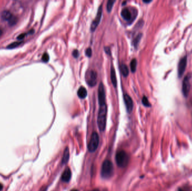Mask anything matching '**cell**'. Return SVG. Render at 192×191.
I'll return each mask as SVG.
<instances>
[{"mask_svg":"<svg viewBox=\"0 0 192 191\" xmlns=\"http://www.w3.org/2000/svg\"><path fill=\"white\" fill-rule=\"evenodd\" d=\"M141 38H142V34H139L137 36H136V38L134 39V41H133V44H134V46H138L139 42L140 41Z\"/></svg>","mask_w":192,"mask_h":191,"instance_id":"ffe728a7","label":"cell"},{"mask_svg":"<svg viewBox=\"0 0 192 191\" xmlns=\"http://www.w3.org/2000/svg\"><path fill=\"white\" fill-rule=\"evenodd\" d=\"M99 191V190H97V189H95V190H93V191Z\"/></svg>","mask_w":192,"mask_h":191,"instance_id":"4dcf8cb0","label":"cell"},{"mask_svg":"<svg viewBox=\"0 0 192 191\" xmlns=\"http://www.w3.org/2000/svg\"><path fill=\"white\" fill-rule=\"evenodd\" d=\"M99 134L94 132L91 135V139L89 142L88 145V149L89 151L91 153H93L96 151L99 147Z\"/></svg>","mask_w":192,"mask_h":191,"instance_id":"277c9868","label":"cell"},{"mask_svg":"<svg viewBox=\"0 0 192 191\" xmlns=\"http://www.w3.org/2000/svg\"><path fill=\"white\" fill-rule=\"evenodd\" d=\"M2 189H3V186H2V184L0 183V191H2Z\"/></svg>","mask_w":192,"mask_h":191,"instance_id":"83f0119b","label":"cell"},{"mask_svg":"<svg viewBox=\"0 0 192 191\" xmlns=\"http://www.w3.org/2000/svg\"><path fill=\"white\" fill-rule=\"evenodd\" d=\"M115 159L117 165L120 168L126 167L128 165L129 160L128 154L123 150L119 151L116 153Z\"/></svg>","mask_w":192,"mask_h":191,"instance_id":"3957f363","label":"cell"},{"mask_svg":"<svg viewBox=\"0 0 192 191\" xmlns=\"http://www.w3.org/2000/svg\"><path fill=\"white\" fill-rule=\"evenodd\" d=\"M110 75H111V80L112 84L115 88H116L117 86V78H116V75L114 67H112L111 68Z\"/></svg>","mask_w":192,"mask_h":191,"instance_id":"4fadbf2b","label":"cell"},{"mask_svg":"<svg viewBox=\"0 0 192 191\" xmlns=\"http://www.w3.org/2000/svg\"><path fill=\"white\" fill-rule=\"evenodd\" d=\"M72 191H79L78 190H72Z\"/></svg>","mask_w":192,"mask_h":191,"instance_id":"1f68e13d","label":"cell"},{"mask_svg":"<svg viewBox=\"0 0 192 191\" xmlns=\"http://www.w3.org/2000/svg\"><path fill=\"white\" fill-rule=\"evenodd\" d=\"M121 71L123 75L125 78L129 75V69L125 64L122 63L121 65Z\"/></svg>","mask_w":192,"mask_h":191,"instance_id":"e0dca14e","label":"cell"},{"mask_svg":"<svg viewBox=\"0 0 192 191\" xmlns=\"http://www.w3.org/2000/svg\"><path fill=\"white\" fill-rule=\"evenodd\" d=\"M69 157H70V152H69V149H68V147H66L64 152V154H63V156L62 158V164H66L69 161Z\"/></svg>","mask_w":192,"mask_h":191,"instance_id":"9a60e30c","label":"cell"},{"mask_svg":"<svg viewBox=\"0 0 192 191\" xmlns=\"http://www.w3.org/2000/svg\"><path fill=\"white\" fill-rule=\"evenodd\" d=\"M189 80L187 78H185L184 82H183V92L185 95H187L188 93H189Z\"/></svg>","mask_w":192,"mask_h":191,"instance_id":"2e32d148","label":"cell"},{"mask_svg":"<svg viewBox=\"0 0 192 191\" xmlns=\"http://www.w3.org/2000/svg\"><path fill=\"white\" fill-rule=\"evenodd\" d=\"M72 176V174L70 169L69 168H66V169L64 171V173H62L61 179L63 182L68 183L70 181Z\"/></svg>","mask_w":192,"mask_h":191,"instance_id":"9c48e42d","label":"cell"},{"mask_svg":"<svg viewBox=\"0 0 192 191\" xmlns=\"http://www.w3.org/2000/svg\"><path fill=\"white\" fill-rule=\"evenodd\" d=\"M86 81L90 86H94L97 84V73L94 70H91L87 73Z\"/></svg>","mask_w":192,"mask_h":191,"instance_id":"5b68a950","label":"cell"},{"mask_svg":"<svg viewBox=\"0 0 192 191\" xmlns=\"http://www.w3.org/2000/svg\"><path fill=\"white\" fill-rule=\"evenodd\" d=\"M92 49L91 48H88L86 49L85 51V54L87 56L89 57H91L92 56Z\"/></svg>","mask_w":192,"mask_h":191,"instance_id":"cb8c5ba5","label":"cell"},{"mask_svg":"<svg viewBox=\"0 0 192 191\" xmlns=\"http://www.w3.org/2000/svg\"><path fill=\"white\" fill-rule=\"evenodd\" d=\"M77 94H78L79 98H80V99L85 98L87 96V91L84 87L81 86L78 89Z\"/></svg>","mask_w":192,"mask_h":191,"instance_id":"5bb4252c","label":"cell"},{"mask_svg":"<svg viewBox=\"0 0 192 191\" xmlns=\"http://www.w3.org/2000/svg\"><path fill=\"white\" fill-rule=\"evenodd\" d=\"M186 62H187V59L186 58H183L182 60L180 61L179 66V75L181 76L183 72L184 71L185 66H186Z\"/></svg>","mask_w":192,"mask_h":191,"instance_id":"7c38bea8","label":"cell"},{"mask_svg":"<svg viewBox=\"0 0 192 191\" xmlns=\"http://www.w3.org/2000/svg\"><path fill=\"white\" fill-rule=\"evenodd\" d=\"M124 99L125 104L127 112L129 113H130L133 109V107H134L133 101L130 96L127 94H124Z\"/></svg>","mask_w":192,"mask_h":191,"instance_id":"ba28073f","label":"cell"},{"mask_svg":"<svg viewBox=\"0 0 192 191\" xmlns=\"http://www.w3.org/2000/svg\"><path fill=\"white\" fill-rule=\"evenodd\" d=\"M99 106L106 105V95H105V92H104V88L103 83H101L99 84Z\"/></svg>","mask_w":192,"mask_h":191,"instance_id":"52a82bcc","label":"cell"},{"mask_svg":"<svg viewBox=\"0 0 192 191\" xmlns=\"http://www.w3.org/2000/svg\"><path fill=\"white\" fill-rule=\"evenodd\" d=\"M2 34H3V31H2V30L0 28V36H1L2 35Z\"/></svg>","mask_w":192,"mask_h":191,"instance_id":"f1b7e54d","label":"cell"},{"mask_svg":"<svg viewBox=\"0 0 192 191\" xmlns=\"http://www.w3.org/2000/svg\"><path fill=\"white\" fill-rule=\"evenodd\" d=\"M114 166L109 160H104L102 165L101 174L104 179H109L114 174Z\"/></svg>","mask_w":192,"mask_h":191,"instance_id":"7a4b0ae2","label":"cell"},{"mask_svg":"<svg viewBox=\"0 0 192 191\" xmlns=\"http://www.w3.org/2000/svg\"><path fill=\"white\" fill-rule=\"evenodd\" d=\"M115 2V1H112V0H110L107 2V10L109 12H111V11L112 10V9L113 7V6L114 5Z\"/></svg>","mask_w":192,"mask_h":191,"instance_id":"d6986e66","label":"cell"},{"mask_svg":"<svg viewBox=\"0 0 192 191\" xmlns=\"http://www.w3.org/2000/svg\"><path fill=\"white\" fill-rule=\"evenodd\" d=\"M137 60L135 59H133L130 62V69L132 73H135L137 69Z\"/></svg>","mask_w":192,"mask_h":191,"instance_id":"ac0fdd59","label":"cell"},{"mask_svg":"<svg viewBox=\"0 0 192 191\" xmlns=\"http://www.w3.org/2000/svg\"><path fill=\"white\" fill-rule=\"evenodd\" d=\"M25 36H26V34H20L19 36H18V39H19V40H22L24 37H25Z\"/></svg>","mask_w":192,"mask_h":191,"instance_id":"4316f807","label":"cell"},{"mask_svg":"<svg viewBox=\"0 0 192 191\" xmlns=\"http://www.w3.org/2000/svg\"><path fill=\"white\" fill-rule=\"evenodd\" d=\"M14 15L12 14L10 11L8 10L4 11L1 13V18L4 20L7 21L8 22L13 17Z\"/></svg>","mask_w":192,"mask_h":191,"instance_id":"30bf717a","label":"cell"},{"mask_svg":"<svg viewBox=\"0 0 192 191\" xmlns=\"http://www.w3.org/2000/svg\"><path fill=\"white\" fill-rule=\"evenodd\" d=\"M73 56L75 58H78L79 56V53L77 49H75L74 50L73 52Z\"/></svg>","mask_w":192,"mask_h":191,"instance_id":"d4e9b609","label":"cell"},{"mask_svg":"<svg viewBox=\"0 0 192 191\" xmlns=\"http://www.w3.org/2000/svg\"><path fill=\"white\" fill-rule=\"evenodd\" d=\"M21 42H19V41H16V42H14V43H12L10 44L9 46H7V48H10V49H12V48H15L16 46H19V44H20Z\"/></svg>","mask_w":192,"mask_h":191,"instance_id":"7402d4cb","label":"cell"},{"mask_svg":"<svg viewBox=\"0 0 192 191\" xmlns=\"http://www.w3.org/2000/svg\"><path fill=\"white\" fill-rule=\"evenodd\" d=\"M142 103L144 105H145V107H150L151 106L150 102L146 97H144L142 99Z\"/></svg>","mask_w":192,"mask_h":191,"instance_id":"44dd1931","label":"cell"},{"mask_svg":"<svg viewBox=\"0 0 192 191\" xmlns=\"http://www.w3.org/2000/svg\"><path fill=\"white\" fill-rule=\"evenodd\" d=\"M122 17L126 20H129L131 18V14L130 10L128 8H124L121 12Z\"/></svg>","mask_w":192,"mask_h":191,"instance_id":"8fae6325","label":"cell"},{"mask_svg":"<svg viewBox=\"0 0 192 191\" xmlns=\"http://www.w3.org/2000/svg\"><path fill=\"white\" fill-rule=\"evenodd\" d=\"M49 59H50V57H49V55L48 54V53H45L43 54V55L42 56V61L43 62H47L49 61Z\"/></svg>","mask_w":192,"mask_h":191,"instance_id":"603a6c76","label":"cell"},{"mask_svg":"<svg viewBox=\"0 0 192 191\" xmlns=\"http://www.w3.org/2000/svg\"><path fill=\"white\" fill-rule=\"evenodd\" d=\"M107 119V106L106 104L99 107V114L97 118V124L99 129L101 131H104L106 129Z\"/></svg>","mask_w":192,"mask_h":191,"instance_id":"6da1fadb","label":"cell"},{"mask_svg":"<svg viewBox=\"0 0 192 191\" xmlns=\"http://www.w3.org/2000/svg\"><path fill=\"white\" fill-rule=\"evenodd\" d=\"M104 51L108 54H111V52H110V49L109 47H105Z\"/></svg>","mask_w":192,"mask_h":191,"instance_id":"484cf974","label":"cell"},{"mask_svg":"<svg viewBox=\"0 0 192 191\" xmlns=\"http://www.w3.org/2000/svg\"><path fill=\"white\" fill-rule=\"evenodd\" d=\"M102 15V5L99 6L98 11H97V15L96 16V18L93 21V22L91 24V31H94L96 30V29L97 28V27L98 26L100 21H101Z\"/></svg>","mask_w":192,"mask_h":191,"instance_id":"8992f818","label":"cell"},{"mask_svg":"<svg viewBox=\"0 0 192 191\" xmlns=\"http://www.w3.org/2000/svg\"><path fill=\"white\" fill-rule=\"evenodd\" d=\"M178 191H184V190H182V189H181V188H179V190H178Z\"/></svg>","mask_w":192,"mask_h":191,"instance_id":"f546056e","label":"cell"}]
</instances>
